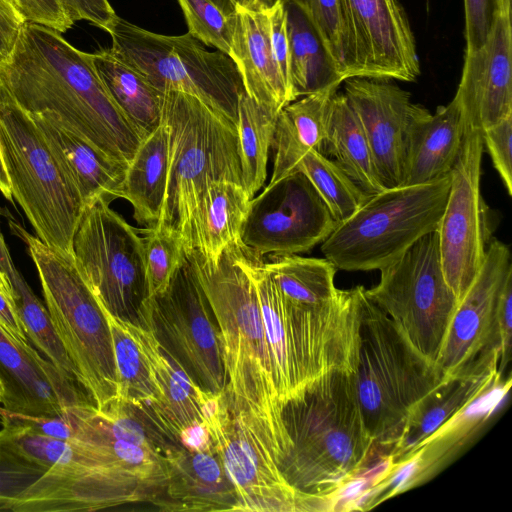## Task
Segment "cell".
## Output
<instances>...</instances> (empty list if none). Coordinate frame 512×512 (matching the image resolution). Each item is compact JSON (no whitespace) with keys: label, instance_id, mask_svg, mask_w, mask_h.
Instances as JSON below:
<instances>
[{"label":"cell","instance_id":"56","mask_svg":"<svg viewBox=\"0 0 512 512\" xmlns=\"http://www.w3.org/2000/svg\"><path fill=\"white\" fill-rule=\"evenodd\" d=\"M244 1L248 2L249 4H251L255 7L261 8V9L268 8L274 2V0H244Z\"/></svg>","mask_w":512,"mask_h":512},{"label":"cell","instance_id":"50","mask_svg":"<svg viewBox=\"0 0 512 512\" xmlns=\"http://www.w3.org/2000/svg\"><path fill=\"white\" fill-rule=\"evenodd\" d=\"M497 324L501 341L498 371L503 376L511 359L512 337V275L505 282L497 304Z\"/></svg>","mask_w":512,"mask_h":512},{"label":"cell","instance_id":"27","mask_svg":"<svg viewBox=\"0 0 512 512\" xmlns=\"http://www.w3.org/2000/svg\"><path fill=\"white\" fill-rule=\"evenodd\" d=\"M510 387L511 377L500 376L467 407L427 437L410 457L413 458V471L404 491L429 480L471 442Z\"/></svg>","mask_w":512,"mask_h":512},{"label":"cell","instance_id":"34","mask_svg":"<svg viewBox=\"0 0 512 512\" xmlns=\"http://www.w3.org/2000/svg\"><path fill=\"white\" fill-rule=\"evenodd\" d=\"M267 260L266 269L292 304L322 309L333 306L343 295L334 283L337 269L326 258L285 254L269 255Z\"/></svg>","mask_w":512,"mask_h":512},{"label":"cell","instance_id":"55","mask_svg":"<svg viewBox=\"0 0 512 512\" xmlns=\"http://www.w3.org/2000/svg\"><path fill=\"white\" fill-rule=\"evenodd\" d=\"M214 2L225 14L231 15L234 12V4L244 0H211Z\"/></svg>","mask_w":512,"mask_h":512},{"label":"cell","instance_id":"38","mask_svg":"<svg viewBox=\"0 0 512 512\" xmlns=\"http://www.w3.org/2000/svg\"><path fill=\"white\" fill-rule=\"evenodd\" d=\"M296 170L310 180L338 224L349 218L369 196L334 160L315 149L307 150L300 157Z\"/></svg>","mask_w":512,"mask_h":512},{"label":"cell","instance_id":"28","mask_svg":"<svg viewBox=\"0 0 512 512\" xmlns=\"http://www.w3.org/2000/svg\"><path fill=\"white\" fill-rule=\"evenodd\" d=\"M500 376L496 368L480 374L442 379L409 412L390 454L392 464L407 461L427 437L467 407Z\"/></svg>","mask_w":512,"mask_h":512},{"label":"cell","instance_id":"41","mask_svg":"<svg viewBox=\"0 0 512 512\" xmlns=\"http://www.w3.org/2000/svg\"><path fill=\"white\" fill-rule=\"evenodd\" d=\"M142 233L147 298L164 292L187 258L181 234L165 225L139 230ZM146 298V299H147Z\"/></svg>","mask_w":512,"mask_h":512},{"label":"cell","instance_id":"53","mask_svg":"<svg viewBox=\"0 0 512 512\" xmlns=\"http://www.w3.org/2000/svg\"><path fill=\"white\" fill-rule=\"evenodd\" d=\"M0 191L9 201H13L11 185L0 153Z\"/></svg>","mask_w":512,"mask_h":512},{"label":"cell","instance_id":"42","mask_svg":"<svg viewBox=\"0 0 512 512\" xmlns=\"http://www.w3.org/2000/svg\"><path fill=\"white\" fill-rule=\"evenodd\" d=\"M177 1L184 14L188 32L203 44L213 47L230 57L232 14H225L211 0Z\"/></svg>","mask_w":512,"mask_h":512},{"label":"cell","instance_id":"54","mask_svg":"<svg viewBox=\"0 0 512 512\" xmlns=\"http://www.w3.org/2000/svg\"><path fill=\"white\" fill-rule=\"evenodd\" d=\"M0 291L14 304H16L14 299V291L11 283L6 278V276L0 271Z\"/></svg>","mask_w":512,"mask_h":512},{"label":"cell","instance_id":"13","mask_svg":"<svg viewBox=\"0 0 512 512\" xmlns=\"http://www.w3.org/2000/svg\"><path fill=\"white\" fill-rule=\"evenodd\" d=\"M137 324L152 332L161 348L203 391H225L218 324L188 257L167 289L143 302Z\"/></svg>","mask_w":512,"mask_h":512},{"label":"cell","instance_id":"31","mask_svg":"<svg viewBox=\"0 0 512 512\" xmlns=\"http://www.w3.org/2000/svg\"><path fill=\"white\" fill-rule=\"evenodd\" d=\"M338 88L308 94L286 105L277 115L271 150L273 184L294 172L300 157L309 149L321 153L327 133L332 96Z\"/></svg>","mask_w":512,"mask_h":512},{"label":"cell","instance_id":"33","mask_svg":"<svg viewBox=\"0 0 512 512\" xmlns=\"http://www.w3.org/2000/svg\"><path fill=\"white\" fill-rule=\"evenodd\" d=\"M91 55L100 79L126 117L145 136L156 129L162 117V92L110 49Z\"/></svg>","mask_w":512,"mask_h":512},{"label":"cell","instance_id":"17","mask_svg":"<svg viewBox=\"0 0 512 512\" xmlns=\"http://www.w3.org/2000/svg\"><path fill=\"white\" fill-rule=\"evenodd\" d=\"M511 275L509 247L497 239L490 241L480 270L457 305L436 362L443 379L498 368L497 304Z\"/></svg>","mask_w":512,"mask_h":512},{"label":"cell","instance_id":"20","mask_svg":"<svg viewBox=\"0 0 512 512\" xmlns=\"http://www.w3.org/2000/svg\"><path fill=\"white\" fill-rule=\"evenodd\" d=\"M511 11H498L483 45L465 51L454 97L467 128L482 131L512 115Z\"/></svg>","mask_w":512,"mask_h":512},{"label":"cell","instance_id":"51","mask_svg":"<svg viewBox=\"0 0 512 512\" xmlns=\"http://www.w3.org/2000/svg\"><path fill=\"white\" fill-rule=\"evenodd\" d=\"M0 324L17 341L28 342L24 325L17 312L16 304L0 291Z\"/></svg>","mask_w":512,"mask_h":512},{"label":"cell","instance_id":"44","mask_svg":"<svg viewBox=\"0 0 512 512\" xmlns=\"http://www.w3.org/2000/svg\"><path fill=\"white\" fill-rule=\"evenodd\" d=\"M487 149L509 196L512 195V115L481 131Z\"/></svg>","mask_w":512,"mask_h":512},{"label":"cell","instance_id":"40","mask_svg":"<svg viewBox=\"0 0 512 512\" xmlns=\"http://www.w3.org/2000/svg\"><path fill=\"white\" fill-rule=\"evenodd\" d=\"M10 283L14 291L17 312L28 339L60 372L78 383L75 367L54 330L47 308L18 271L10 279Z\"/></svg>","mask_w":512,"mask_h":512},{"label":"cell","instance_id":"23","mask_svg":"<svg viewBox=\"0 0 512 512\" xmlns=\"http://www.w3.org/2000/svg\"><path fill=\"white\" fill-rule=\"evenodd\" d=\"M169 476L151 501L165 512L239 511L237 492L216 454L173 447L167 454Z\"/></svg>","mask_w":512,"mask_h":512},{"label":"cell","instance_id":"30","mask_svg":"<svg viewBox=\"0 0 512 512\" xmlns=\"http://www.w3.org/2000/svg\"><path fill=\"white\" fill-rule=\"evenodd\" d=\"M170 165L169 128L161 119L147 134L129 162L118 198L128 201L135 221L149 229L160 224L164 212Z\"/></svg>","mask_w":512,"mask_h":512},{"label":"cell","instance_id":"46","mask_svg":"<svg viewBox=\"0 0 512 512\" xmlns=\"http://www.w3.org/2000/svg\"><path fill=\"white\" fill-rule=\"evenodd\" d=\"M465 12V51L478 49L485 42L498 12L497 0H463Z\"/></svg>","mask_w":512,"mask_h":512},{"label":"cell","instance_id":"2","mask_svg":"<svg viewBox=\"0 0 512 512\" xmlns=\"http://www.w3.org/2000/svg\"><path fill=\"white\" fill-rule=\"evenodd\" d=\"M234 254L256 291L282 407L333 373H355L363 286L344 290L331 307H302L284 298L264 257L243 244Z\"/></svg>","mask_w":512,"mask_h":512},{"label":"cell","instance_id":"9","mask_svg":"<svg viewBox=\"0 0 512 512\" xmlns=\"http://www.w3.org/2000/svg\"><path fill=\"white\" fill-rule=\"evenodd\" d=\"M449 189L450 173L369 195L322 242L321 251L339 270H380L437 230Z\"/></svg>","mask_w":512,"mask_h":512},{"label":"cell","instance_id":"52","mask_svg":"<svg viewBox=\"0 0 512 512\" xmlns=\"http://www.w3.org/2000/svg\"><path fill=\"white\" fill-rule=\"evenodd\" d=\"M0 271L9 280L13 277L17 269L14 267L9 250L0 232Z\"/></svg>","mask_w":512,"mask_h":512},{"label":"cell","instance_id":"47","mask_svg":"<svg viewBox=\"0 0 512 512\" xmlns=\"http://www.w3.org/2000/svg\"><path fill=\"white\" fill-rule=\"evenodd\" d=\"M27 23L39 24L59 33L74 23L66 15L60 0H11Z\"/></svg>","mask_w":512,"mask_h":512},{"label":"cell","instance_id":"7","mask_svg":"<svg viewBox=\"0 0 512 512\" xmlns=\"http://www.w3.org/2000/svg\"><path fill=\"white\" fill-rule=\"evenodd\" d=\"M0 153L12 196L37 237L73 254L84 203L41 129L0 83Z\"/></svg>","mask_w":512,"mask_h":512},{"label":"cell","instance_id":"35","mask_svg":"<svg viewBox=\"0 0 512 512\" xmlns=\"http://www.w3.org/2000/svg\"><path fill=\"white\" fill-rule=\"evenodd\" d=\"M287 12L290 78L294 100L330 88L344 79L336 70L321 41L302 11L283 0Z\"/></svg>","mask_w":512,"mask_h":512},{"label":"cell","instance_id":"21","mask_svg":"<svg viewBox=\"0 0 512 512\" xmlns=\"http://www.w3.org/2000/svg\"><path fill=\"white\" fill-rule=\"evenodd\" d=\"M0 376L5 385L1 404L10 412L63 417L68 408L91 401L76 381L66 377L29 342L15 340L1 324Z\"/></svg>","mask_w":512,"mask_h":512},{"label":"cell","instance_id":"18","mask_svg":"<svg viewBox=\"0 0 512 512\" xmlns=\"http://www.w3.org/2000/svg\"><path fill=\"white\" fill-rule=\"evenodd\" d=\"M356 76L414 82L420 75L416 42L398 0H342Z\"/></svg>","mask_w":512,"mask_h":512},{"label":"cell","instance_id":"19","mask_svg":"<svg viewBox=\"0 0 512 512\" xmlns=\"http://www.w3.org/2000/svg\"><path fill=\"white\" fill-rule=\"evenodd\" d=\"M343 93L361 122L381 183L401 186L410 127L423 106L389 79L351 77Z\"/></svg>","mask_w":512,"mask_h":512},{"label":"cell","instance_id":"12","mask_svg":"<svg viewBox=\"0 0 512 512\" xmlns=\"http://www.w3.org/2000/svg\"><path fill=\"white\" fill-rule=\"evenodd\" d=\"M379 271L378 284L365 289L366 296L436 366L459 303L443 272L437 232L424 235Z\"/></svg>","mask_w":512,"mask_h":512},{"label":"cell","instance_id":"32","mask_svg":"<svg viewBox=\"0 0 512 512\" xmlns=\"http://www.w3.org/2000/svg\"><path fill=\"white\" fill-rule=\"evenodd\" d=\"M323 154L334 161L368 195L385 189L360 120L344 93L332 96Z\"/></svg>","mask_w":512,"mask_h":512},{"label":"cell","instance_id":"43","mask_svg":"<svg viewBox=\"0 0 512 512\" xmlns=\"http://www.w3.org/2000/svg\"><path fill=\"white\" fill-rule=\"evenodd\" d=\"M46 471L15 450L0 433V511H10L15 500Z\"/></svg>","mask_w":512,"mask_h":512},{"label":"cell","instance_id":"29","mask_svg":"<svg viewBox=\"0 0 512 512\" xmlns=\"http://www.w3.org/2000/svg\"><path fill=\"white\" fill-rule=\"evenodd\" d=\"M251 197L243 185L215 181L201 195L189 221L186 250H195L216 263L223 252L240 241Z\"/></svg>","mask_w":512,"mask_h":512},{"label":"cell","instance_id":"3","mask_svg":"<svg viewBox=\"0 0 512 512\" xmlns=\"http://www.w3.org/2000/svg\"><path fill=\"white\" fill-rule=\"evenodd\" d=\"M290 449L280 470L298 511H322L346 484L386 455L365 426L353 374L333 373L282 407Z\"/></svg>","mask_w":512,"mask_h":512},{"label":"cell","instance_id":"6","mask_svg":"<svg viewBox=\"0 0 512 512\" xmlns=\"http://www.w3.org/2000/svg\"><path fill=\"white\" fill-rule=\"evenodd\" d=\"M36 266L52 325L97 409L116 399L111 335L102 306L80 275L73 254L51 247L20 227Z\"/></svg>","mask_w":512,"mask_h":512},{"label":"cell","instance_id":"10","mask_svg":"<svg viewBox=\"0 0 512 512\" xmlns=\"http://www.w3.org/2000/svg\"><path fill=\"white\" fill-rule=\"evenodd\" d=\"M108 33L114 55L157 90L194 96L236 126L238 100L245 90L231 57L208 51L189 32L158 34L119 16Z\"/></svg>","mask_w":512,"mask_h":512},{"label":"cell","instance_id":"15","mask_svg":"<svg viewBox=\"0 0 512 512\" xmlns=\"http://www.w3.org/2000/svg\"><path fill=\"white\" fill-rule=\"evenodd\" d=\"M483 151L481 131L467 128L436 230L443 272L458 302L480 270L490 242L488 207L480 188Z\"/></svg>","mask_w":512,"mask_h":512},{"label":"cell","instance_id":"11","mask_svg":"<svg viewBox=\"0 0 512 512\" xmlns=\"http://www.w3.org/2000/svg\"><path fill=\"white\" fill-rule=\"evenodd\" d=\"M204 422L237 492L239 511H298L299 495L280 470L286 451L264 419L235 406L224 391L209 394Z\"/></svg>","mask_w":512,"mask_h":512},{"label":"cell","instance_id":"4","mask_svg":"<svg viewBox=\"0 0 512 512\" xmlns=\"http://www.w3.org/2000/svg\"><path fill=\"white\" fill-rule=\"evenodd\" d=\"M234 244V243H233ZM233 244L216 263L187 251L216 318L227 376L225 391L238 408L264 419L286 451L290 440L273 379L256 291L235 258Z\"/></svg>","mask_w":512,"mask_h":512},{"label":"cell","instance_id":"14","mask_svg":"<svg viewBox=\"0 0 512 512\" xmlns=\"http://www.w3.org/2000/svg\"><path fill=\"white\" fill-rule=\"evenodd\" d=\"M109 204L99 198L84 207L73 238V257L101 306L137 324L147 298L142 236Z\"/></svg>","mask_w":512,"mask_h":512},{"label":"cell","instance_id":"37","mask_svg":"<svg viewBox=\"0 0 512 512\" xmlns=\"http://www.w3.org/2000/svg\"><path fill=\"white\" fill-rule=\"evenodd\" d=\"M103 311L111 335L117 379L116 399L144 412L153 399V386L144 356L127 322L111 315L104 308Z\"/></svg>","mask_w":512,"mask_h":512},{"label":"cell","instance_id":"57","mask_svg":"<svg viewBox=\"0 0 512 512\" xmlns=\"http://www.w3.org/2000/svg\"><path fill=\"white\" fill-rule=\"evenodd\" d=\"M5 395V385L3 379L0 376V403L3 401Z\"/></svg>","mask_w":512,"mask_h":512},{"label":"cell","instance_id":"36","mask_svg":"<svg viewBox=\"0 0 512 512\" xmlns=\"http://www.w3.org/2000/svg\"><path fill=\"white\" fill-rule=\"evenodd\" d=\"M276 117L257 104L246 92L239 96L236 131L242 185L251 198L266 181Z\"/></svg>","mask_w":512,"mask_h":512},{"label":"cell","instance_id":"16","mask_svg":"<svg viewBox=\"0 0 512 512\" xmlns=\"http://www.w3.org/2000/svg\"><path fill=\"white\" fill-rule=\"evenodd\" d=\"M338 222L310 180L296 170L251 198L240 241L260 256L308 252Z\"/></svg>","mask_w":512,"mask_h":512},{"label":"cell","instance_id":"45","mask_svg":"<svg viewBox=\"0 0 512 512\" xmlns=\"http://www.w3.org/2000/svg\"><path fill=\"white\" fill-rule=\"evenodd\" d=\"M264 10L267 18L273 55L282 79L292 100L294 101L290 78V50L287 29V12L284 1L274 0V2Z\"/></svg>","mask_w":512,"mask_h":512},{"label":"cell","instance_id":"1","mask_svg":"<svg viewBox=\"0 0 512 512\" xmlns=\"http://www.w3.org/2000/svg\"><path fill=\"white\" fill-rule=\"evenodd\" d=\"M0 83L27 113H52L68 130L128 166L145 135L114 102L92 62L61 33L26 23Z\"/></svg>","mask_w":512,"mask_h":512},{"label":"cell","instance_id":"8","mask_svg":"<svg viewBox=\"0 0 512 512\" xmlns=\"http://www.w3.org/2000/svg\"><path fill=\"white\" fill-rule=\"evenodd\" d=\"M161 119L169 128L170 165L160 224L178 231L185 242L191 215L208 186L215 181L242 185L238 136L230 120L178 91L162 92Z\"/></svg>","mask_w":512,"mask_h":512},{"label":"cell","instance_id":"49","mask_svg":"<svg viewBox=\"0 0 512 512\" xmlns=\"http://www.w3.org/2000/svg\"><path fill=\"white\" fill-rule=\"evenodd\" d=\"M26 23L11 0H0V65L10 58Z\"/></svg>","mask_w":512,"mask_h":512},{"label":"cell","instance_id":"48","mask_svg":"<svg viewBox=\"0 0 512 512\" xmlns=\"http://www.w3.org/2000/svg\"><path fill=\"white\" fill-rule=\"evenodd\" d=\"M68 18L75 24L85 20L109 32L117 14L108 0H60Z\"/></svg>","mask_w":512,"mask_h":512},{"label":"cell","instance_id":"24","mask_svg":"<svg viewBox=\"0 0 512 512\" xmlns=\"http://www.w3.org/2000/svg\"><path fill=\"white\" fill-rule=\"evenodd\" d=\"M231 31L230 57L239 70L246 94L277 116L293 100L273 55L265 10L246 1L236 2Z\"/></svg>","mask_w":512,"mask_h":512},{"label":"cell","instance_id":"22","mask_svg":"<svg viewBox=\"0 0 512 512\" xmlns=\"http://www.w3.org/2000/svg\"><path fill=\"white\" fill-rule=\"evenodd\" d=\"M127 325L144 356L153 386L152 402L140 412L170 441L179 445L180 435L187 428L205 423L204 404L209 392L187 376L150 330L130 322Z\"/></svg>","mask_w":512,"mask_h":512},{"label":"cell","instance_id":"25","mask_svg":"<svg viewBox=\"0 0 512 512\" xmlns=\"http://www.w3.org/2000/svg\"><path fill=\"white\" fill-rule=\"evenodd\" d=\"M467 127L453 99L432 114L424 106L409 131L403 185H417L448 175L459 155Z\"/></svg>","mask_w":512,"mask_h":512},{"label":"cell","instance_id":"26","mask_svg":"<svg viewBox=\"0 0 512 512\" xmlns=\"http://www.w3.org/2000/svg\"><path fill=\"white\" fill-rule=\"evenodd\" d=\"M30 115L73 180L85 206L99 198L109 202L118 198L127 166L68 130L52 113Z\"/></svg>","mask_w":512,"mask_h":512},{"label":"cell","instance_id":"39","mask_svg":"<svg viewBox=\"0 0 512 512\" xmlns=\"http://www.w3.org/2000/svg\"><path fill=\"white\" fill-rule=\"evenodd\" d=\"M304 14L341 77L356 76V65L342 0H288Z\"/></svg>","mask_w":512,"mask_h":512},{"label":"cell","instance_id":"5","mask_svg":"<svg viewBox=\"0 0 512 512\" xmlns=\"http://www.w3.org/2000/svg\"><path fill=\"white\" fill-rule=\"evenodd\" d=\"M442 379L364 289L353 380L365 426L380 453L391 454L413 406Z\"/></svg>","mask_w":512,"mask_h":512}]
</instances>
